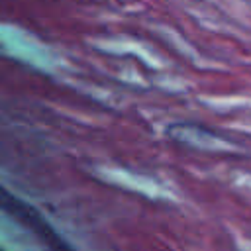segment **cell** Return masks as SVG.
Returning a JSON list of instances; mask_svg holds the SVG:
<instances>
[{
  "mask_svg": "<svg viewBox=\"0 0 251 251\" xmlns=\"http://www.w3.org/2000/svg\"><path fill=\"white\" fill-rule=\"evenodd\" d=\"M0 208H4L8 214H12L18 222H22L25 227H29L37 237H41L51 249H55V251H69V247L57 237V233L41 220V216L39 214H35L25 202H20V200H16L14 196H10V194H6L4 190H0Z\"/></svg>",
  "mask_w": 251,
  "mask_h": 251,
  "instance_id": "1",
  "label": "cell"
}]
</instances>
